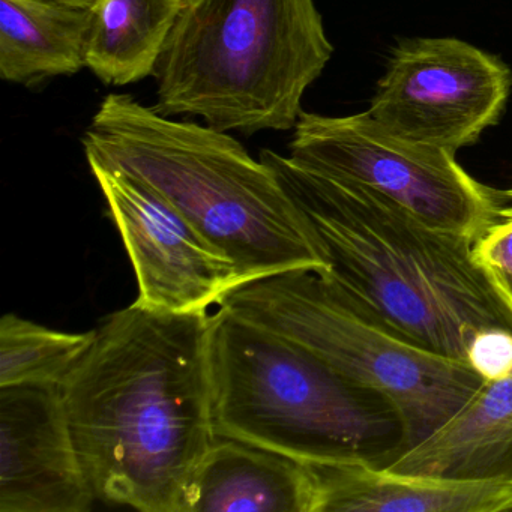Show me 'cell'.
Masks as SVG:
<instances>
[{
    "label": "cell",
    "mask_w": 512,
    "mask_h": 512,
    "mask_svg": "<svg viewBox=\"0 0 512 512\" xmlns=\"http://www.w3.org/2000/svg\"><path fill=\"white\" fill-rule=\"evenodd\" d=\"M212 314L134 302L95 329L61 383L95 496L143 512H184L217 440L212 419Z\"/></svg>",
    "instance_id": "1"
},
{
    "label": "cell",
    "mask_w": 512,
    "mask_h": 512,
    "mask_svg": "<svg viewBox=\"0 0 512 512\" xmlns=\"http://www.w3.org/2000/svg\"><path fill=\"white\" fill-rule=\"evenodd\" d=\"M260 158L304 214L326 263L323 274L404 337L466 361L476 332L512 331V310L473 259L470 242L290 157L265 149Z\"/></svg>",
    "instance_id": "2"
},
{
    "label": "cell",
    "mask_w": 512,
    "mask_h": 512,
    "mask_svg": "<svg viewBox=\"0 0 512 512\" xmlns=\"http://www.w3.org/2000/svg\"><path fill=\"white\" fill-rule=\"evenodd\" d=\"M83 146L86 158L145 182L178 209L235 263L242 284L298 269L325 271L280 176L229 133L110 94Z\"/></svg>",
    "instance_id": "3"
},
{
    "label": "cell",
    "mask_w": 512,
    "mask_h": 512,
    "mask_svg": "<svg viewBox=\"0 0 512 512\" xmlns=\"http://www.w3.org/2000/svg\"><path fill=\"white\" fill-rule=\"evenodd\" d=\"M212 419L218 437L298 461H367L406 452L394 404L304 347L218 308L211 332Z\"/></svg>",
    "instance_id": "4"
},
{
    "label": "cell",
    "mask_w": 512,
    "mask_h": 512,
    "mask_svg": "<svg viewBox=\"0 0 512 512\" xmlns=\"http://www.w3.org/2000/svg\"><path fill=\"white\" fill-rule=\"evenodd\" d=\"M332 53L314 0H187L155 70L154 109L224 133L295 130Z\"/></svg>",
    "instance_id": "5"
},
{
    "label": "cell",
    "mask_w": 512,
    "mask_h": 512,
    "mask_svg": "<svg viewBox=\"0 0 512 512\" xmlns=\"http://www.w3.org/2000/svg\"><path fill=\"white\" fill-rule=\"evenodd\" d=\"M218 308L299 344L388 398L403 419L406 452L454 418L487 383L466 361L404 337L322 271L298 269L248 281Z\"/></svg>",
    "instance_id": "6"
},
{
    "label": "cell",
    "mask_w": 512,
    "mask_h": 512,
    "mask_svg": "<svg viewBox=\"0 0 512 512\" xmlns=\"http://www.w3.org/2000/svg\"><path fill=\"white\" fill-rule=\"evenodd\" d=\"M295 163L391 200L431 229L475 244L508 202L442 148L395 136L368 112H302L290 142Z\"/></svg>",
    "instance_id": "7"
},
{
    "label": "cell",
    "mask_w": 512,
    "mask_h": 512,
    "mask_svg": "<svg viewBox=\"0 0 512 512\" xmlns=\"http://www.w3.org/2000/svg\"><path fill=\"white\" fill-rule=\"evenodd\" d=\"M512 73L496 56L455 38L401 43L367 110L395 136L455 152L497 124Z\"/></svg>",
    "instance_id": "8"
},
{
    "label": "cell",
    "mask_w": 512,
    "mask_h": 512,
    "mask_svg": "<svg viewBox=\"0 0 512 512\" xmlns=\"http://www.w3.org/2000/svg\"><path fill=\"white\" fill-rule=\"evenodd\" d=\"M136 272V302L166 313L208 311L242 286L235 263L145 182L88 158Z\"/></svg>",
    "instance_id": "9"
},
{
    "label": "cell",
    "mask_w": 512,
    "mask_h": 512,
    "mask_svg": "<svg viewBox=\"0 0 512 512\" xmlns=\"http://www.w3.org/2000/svg\"><path fill=\"white\" fill-rule=\"evenodd\" d=\"M0 512H86L97 499L61 385L0 388Z\"/></svg>",
    "instance_id": "10"
},
{
    "label": "cell",
    "mask_w": 512,
    "mask_h": 512,
    "mask_svg": "<svg viewBox=\"0 0 512 512\" xmlns=\"http://www.w3.org/2000/svg\"><path fill=\"white\" fill-rule=\"evenodd\" d=\"M313 512H512V478H448L367 461H304Z\"/></svg>",
    "instance_id": "11"
},
{
    "label": "cell",
    "mask_w": 512,
    "mask_h": 512,
    "mask_svg": "<svg viewBox=\"0 0 512 512\" xmlns=\"http://www.w3.org/2000/svg\"><path fill=\"white\" fill-rule=\"evenodd\" d=\"M184 512H313L304 461L217 437L194 473Z\"/></svg>",
    "instance_id": "12"
},
{
    "label": "cell",
    "mask_w": 512,
    "mask_h": 512,
    "mask_svg": "<svg viewBox=\"0 0 512 512\" xmlns=\"http://www.w3.org/2000/svg\"><path fill=\"white\" fill-rule=\"evenodd\" d=\"M386 467L448 478H512V374L485 383L454 418Z\"/></svg>",
    "instance_id": "13"
},
{
    "label": "cell",
    "mask_w": 512,
    "mask_h": 512,
    "mask_svg": "<svg viewBox=\"0 0 512 512\" xmlns=\"http://www.w3.org/2000/svg\"><path fill=\"white\" fill-rule=\"evenodd\" d=\"M92 10L56 0H0V77L32 86L86 67Z\"/></svg>",
    "instance_id": "14"
},
{
    "label": "cell",
    "mask_w": 512,
    "mask_h": 512,
    "mask_svg": "<svg viewBox=\"0 0 512 512\" xmlns=\"http://www.w3.org/2000/svg\"><path fill=\"white\" fill-rule=\"evenodd\" d=\"M187 0H100L92 10L86 68L109 86L154 76Z\"/></svg>",
    "instance_id": "15"
},
{
    "label": "cell",
    "mask_w": 512,
    "mask_h": 512,
    "mask_svg": "<svg viewBox=\"0 0 512 512\" xmlns=\"http://www.w3.org/2000/svg\"><path fill=\"white\" fill-rule=\"evenodd\" d=\"M94 338L95 331H55L5 314L0 320V388L61 385Z\"/></svg>",
    "instance_id": "16"
},
{
    "label": "cell",
    "mask_w": 512,
    "mask_h": 512,
    "mask_svg": "<svg viewBox=\"0 0 512 512\" xmlns=\"http://www.w3.org/2000/svg\"><path fill=\"white\" fill-rule=\"evenodd\" d=\"M493 224L472 245L473 259L512 310V188Z\"/></svg>",
    "instance_id": "17"
},
{
    "label": "cell",
    "mask_w": 512,
    "mask_h": 512,
    "mask_svg": "<svg viewBox=\"0 0 512 512\" xmlns=\"http://www.w3.org/2000/svg\"><path fill=\"white\" fill-rule=\"evenodd\" d=\"M466 361L487 383L511 376L512 331L488 328L476 332L467 349Z\"/></svg>",
    "instance_id": "18"
},
{
    "label": "cell",
    "mask_w": 512,
    "mask_h": 512,
    "mask_svg": "<svg viewBox=\"0 0 512 512\" xmlns=\"http://www.w3.org/2000/svg\"><path fill=\"white\" fill-rule=\"evenodd\" d=\"M56 2L70 5V7L83 8V10H94L100 0H56Z\"/></svg>",
    "instance_id": "19"
}]
</instances>
